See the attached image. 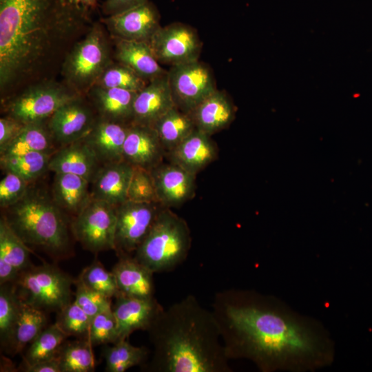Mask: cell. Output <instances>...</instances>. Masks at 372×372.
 Instances as JSON below:
<instances>
[{
	"mask_svg": "<svg viewBox=\"0 0 372 372\" xmlns=\"http://www.w3.org/2000/svg\"><path fill=\"white\" fill-rule=\"evenodd\" d=\"M196 129L211 136L227 127L236 116V107L223 91L216 90L190 113Z\"/></svg>",
	"mask_w": 372,
	"mask_h": 372,
	"instance_id": "603a6c76",
	"label": "cell"
},
{
	"mask_svg": "<svg viewBox=\"0 0 372 372\" xmlns=\"http://www.w3.org/2000/svg\"><path fill=\"white\" fill-rule=\"evenodd\" d=\"M79 279L88 288L110 298L121 295L112 271H107L97 260L85 267Z\"/></svg>",
	"mask_w": 372,
	"mask_h": 372,
	"instance_id": "74e56055",
	"label": "cell"
},
{
	"mask_svg": "<svg viewBox=\"0 0 372 372\" xmlns=\"http://www.w3.org/2000/svg\"><path fill=\"white\" fill-rule=\"evenodd\" d=\"M46 322L43 310L21 300L19 318L8 346L14 353L21 352L46 327Z\"/></svg>",
	"mask_w": 372,
	"mask_h": 372,
	"instance_id": "f546056e",
	"label": "cell"
},
{
	"mask_svg": "<svg viewBox=\"0 0 372 372\" xmlns=\"http://www.w3.org/2000/svg\"><path fill=\"white\" fill-rule=\"evenodd\" d=\"M160 203L127 200L116 207V249L120 254L135 251L152 227L161 210Z\"/></svg>",
	"mask_w": 372,
	"mask_h": 372,
	"instance_id": "7c38bea8",
	"label": "cell"
},
{
	"mask_svg": "<svg viewBox=\"0 0 372 372\" xmlns=\"http://www.w3.org/2000/svg\"><path fill=\"white\" fill-rule=\"evenodd\" d=\"M91 321L90 317L74 301L59 311L56 323L68 336H88Z\"/></svg>",
	"mask_w": 372,
	"mask_h": 372,
	"instance_id": "f35d334b",
	"label": "cell"
},
{
	"mask_svg": "<svg viewBox=\"0 0 372 372\" xmlns=\"http://www.w3.org/2000/svg\"><path fill=\"white\" fill-rule=\"evenodd\" d=\"M74 301L92 319L96 315L112 306L111 298L86 287L79 278Z\"/></svg>",
	"mask_w": 372,
	"mask_h": 372,
	"instance_id": "b9f144b4",
	"label": "cell"
},
{
	"mask_svg": "<svg viewBox=\"0 0 372 372\" xmlns=\"http://www.w3.org/2000/svg\"><path fill=\"white\" fill-rule=\"evenodd\" d=\"M52 155L40 152H28L1 156V165L6 172L15 173L30 181L48 169Z\"/></svg>",
	"mask_w": 372,
	"mask_h": 372,
	"instance_id": "d6a6232c",
	"label": "cell"
},
{
	"mask_svg": "<svg viewBox=\"0 0 372 372\" xmlns=\"http://www.w3.org/2000/svg\"><path fill=\"white\" fill-rule=\"evenodd\" d=\"M101 21L113 37L136 41L147 42L161 27L158 10L149 1L107 16Z\"/></svg>",
	"mask_w": 372,
	"mask_h": 372,
	"instance_id": "4fadbf2b",
	"label": "cell"
},
{
	"mask_svg": "<svg viewBox=\"0 0 372 372\" xmlns=\"http://www.w3.org/2000/svg\"><path fill=\"white\" fill-rule=\"evenodd\" d=\"M147 43L159 63L170 67L198 60L202 48L196 30L182 23L161 25Z\"/></svg>",
	"mask_w": 372,
	"mask_h": 372,
	"instance_id": "8fae6325",
	"label": "cell"
},
{
	"mask_svg": "<svg viewBox=\"0 0 372 372\" xmlns=\"http://www.w3.org/2000/svg\"><path fill=\"white\" fill-rule=\"evenodd\" d=\"M134 166L125 161L103 164L94 175L91 197L114 207L127 200Z\"/></svg>",
	"mask_w": 372,
	"mask_h": 372,
	"instance_id": "d6986e66",
	"label": "cell"
},
{
	"mask_svg": "<svg viewBox=\"0 0 372 372\" xmlns=\"http://www.w3.org/2000/svg\"><path fill=\"white\" fill-rule=\"evenodd\" d=\"M54 142L48 126H45L43 121L28 123L0 154L1 156H8L28 152H40L53 154Z\"/></svg>",
	"mask_w": 372,
	"mask_h": 372,
	"instance_id": "f1b7e54d",
	"label": "cell"
},
{
	"mask_svg": "<svg viewBox=\"0 0 372 372\" xmlns=\"http://www.w3.org/2000/svg\"><path fill=\"white\" fill-rule=\"evenodd\" d=\"M191 245L187 222L163 207L134 258L154 273L169 271L186 260Z\"/></svg>",
	"mask_w": 372,
	"mask_h": 372,
	"instance_id": "5b68a950",
	"label": "cell"
},
{
	"mask_svg": "<svg viewBox=\"0 0 372 372\" xmlns=\"http://www.w3.org/2000/svg\"><path fill=\"white\" fill-rule=\"evenodd\" d=\"M21 299L9 283L0 288V338L3 345H9L19 318Z\"/></svg>",
	"mask_w": 372,
	"mask_h": 372,
	"instance_id": "8d00e7d4",
	"label": "cell"
},
{
	"mask_svg": "<svg viewBox=\"0 0 372 372\" xmlns=\"http://www.w3.org/2000/svg\"><path fill=\"white\" fill-rule=\"evenodd\" d=\"M21 271L13 265L0 260V284L3 285L15 282Z\"/></svg>",
	"mask_w": 372,
	"mask_h": 372,
	"instance_id": "c3c4849f",
	"label": "cell"
},
{
	"mask_svg": "<svg viewBox=\"0 0 372 372\" xmlns=\"http://www.w3.org/2000/svg\"><path fill=\"white\" fill-rule=\"evenodd\" d=\"M76 91L55 83H44L28 87L10 101L7 111L24 123L44 121L59 108L78 98Z\"/></svg>",
	"mask_w": 372,
	"mask_h": 372,
	"instance_id": "30bf717a",
	"label": "cell"
},
{
	"mask_svg": "<svg viewBox=\"0 0 372 372\" xmlns=\"http://www.w3.org/2000/svg\"><path fill=\"white\" fill-rule=\"evenodd\" d=\"M95 121L91 109L78 97L59 108L48 126L54 141L63 147L84 138Z\"/></svg>",
	"mask_w": 372,
	"mask_h": 372,
	"instance_id": "5bb4252c",
	"label": "cell"
},
{
	"mask_svg": "<svg viewBox=\"0 0 372 372\" xmlns=\"http://www.w3.org/2000/svg\"><path fill=\"white\" fill-rule=\"evenodd\" d=\"M130 124L101 118L96 120L83 139L94 151L101 163L118 162L123 160V145Z\"/></svg>",
	"mask_w": 372,
	"mask_h": 372,
	"instance_id": "44dd1931",
	"label": "cell"
},
{
	"mask_svg": "<svg viewBox=\"0 0 372 372\" xmlns=\"http://www.w3.org/2000/svg\"><path fill=\"white\" fill-rule=\"evenodd\" d=\"M87 338L92 346L117 341V324L112 306L92 319Z\"/></svg>",
	"mask_w": 372,
	"mask_h": 372,
	"instance_id": "ab89813d",
	"label": "cell"
},
{
	"mask_svg": "<svg viewBox=\"0 0 372 372\" xmlns=\"http://www.w3.org/2000/svg\"><path fill=\"white\" fill-rule=\"evenodd\" d=\"M166 154L152 126L130 124L123 145V161L151 171L163 163Z\"/></svg>",
	"mask_w": 372,
	"mask_h": 372,
	"instance_id": "e0dca14e",
	"label": "cell"
},
{
	"mask_svg": "<svg viewBox=\"0 0 372 372\" xmlns=\"http://www.w3.org/2000/svg\"><path fill=\"white\" fill-rule=\"evenodd\" d=\"M155 372H231L212 312L188 295L163 309L147 331Z\"/></svg>",
	"mask_w": 372,
	"mask_h": 372,
	"instance_id": "7a4b0ae2",
	"label": "cell"
},
{
	"mask_svg": "<svg viewBox=\"0 0 372 372\" xmlns=\"http://www.w3.org/2000/svg\"><path fill=\"white\" fill-rule=\"evenodd\" d=\"M81 19L64 0H0L1 91L34 72Z\"/></svg>",
	"mask_w": 372,
	"mask_h": 372,
	"instance_id": "3957f363",
	"label": "cell"
},
{
	"mask_svg": "<svg viewBox=\"0 0 372 372\" xmlns=\"http://www.w3.org/2000/svg\"><path fill=\"white\" fill-rule=\"evenodd\" d=\"M115 57L148 83L167 74L153 54L148 43L114 37Z\"/></svg>",
	"mask_w": 372,
	"mask_h": 372,
	"instance_id": "d4e9b609",
	"label": "cell"
},
{
	"mask_svg": "<svg viewBox=\"0 0 372 372\" xmlns=\"http://www.w3.org/2000/svg\"><path fill=\"white\" fill-rule=\"evenodd\" d=\"M15 282L20 299L40 309L59 312L70 303L72 280L53 265H32Z\"/></svg>",
	"mask_w": 372,
	"mask_h": 372,
	"instance_id": "52a82bcc",
	"label": "cell"
},
{
	"mask_svg": "<svg viewBox=\"0 0 372 372\" xmlns=\"http://www.w3.org/2000/svg\"><path fill=\"white\" fill-rule=\"evenodd\" d=\"M167 79L175 106L187 114L217 90L211 70L198 59L171 66Z\"/></svg>",
	"mask_w": 372,
	"mask_h": 372,
	"instance_id": "9c48e42d",
	"label": "cell"
},
{
	"mask_svg": "<svg viewBox=\"0 0 372 372\" xmlns=\"http://www.w3.org/2000/svg\"><path fill=\"white\" fill-rule=\"evenodd\" d=\"M6 209L7 215L3 216L26 245L38 246L54 254L67 248V224L54 200L28 191L21 200Z\"/></svg>",
	"mask_w": 372,
	"mask_h": 372,
	"instance_id": "277c9868",
	"label": "cell"
},
{
	"mask_svg": "<svg viewBox=\"0 0 372 372\" xmlns=\"http://www.w3.org/2000/svg\"><path fill=\"white\" fill-rule=\"evenodd\" d=\"M25 123L8 115L0 119V152L20 133Z\"/></svg>",
	"mask_w": 372,
	"mask_h": 372,
	"instance_id": "ee69618b",
	"label": "cell"
},
{
	"mask_svg": "<svg viewBox=\"0 0 372 372\" xmlns=\"http://www.w3.org/2000/svg\"><path fill=\"white\" fill-rule=\"evenodd\" d=\"M0 260L13 265L21 272L32 266L26 244L3 216L0 220Z\"/></svg>",
	"mask_w": 372,
	"mask_h": 372,
	"instance_id": "836d02e7",
	"label": "cell"
},
{
	"mask_svg": "<svg viewBox=\"0 0 372 372\" xmlns=\"http://www.w3.org/2000/svg\"><path fill=\"white\" fill-rule=\"evenodd\" d=\"M127 200L136 203H159L151 171L134 167L127 191Z\"/></svg>",
	"mask_w": 372,
	"mask_h": 372,
	"instance_id": "60d3db41",
	"label": "cell"
},
{
	"mask_svg": "<svg viewBox=\"0 0 372 372\" xmlns=\"http://www.w3.org/2000/svg\"><path fill=\"white\" fill-rule=\"evenodd\" d=\"M211 311L229 360H249L262 372L313 371L333 361L335 344L324 326L273 296L225 289L216 293Z\"/></svg>",
	"mask_w": 372,
	"mask_h": 372,
	"instance_id": "6da1fadb",
	"label": "cell"
},
{
	"mask_svg": "<svg viewBox=\"0 0 372 372\" xmlns=\"http://www.w3.org/2000/svg\"><path fill=\"white\" fill-rule=\"evenodd\" d=\"M86 178L73 174H55L53 200L62 209L77 214L90 200Z\"/></svg>",
	"mask_w": 372,
	"mask_h": 372,
	"instance_id": "4316f807",
	"label": "cell"
},
{
	"mask_svg": "<svg viewBox=\"0 0 372 372\" xmlns=\"http://www.w3.org/2000/svg\"><path fill=\"white\" fill-rule=\"evenodd\" d=\"M159 203L164 207H178L195 194L196 176L169 162L151 170Z\"/></svg>",
	"mask_w": 372,
	"mask_h": 372,
	"instance_id": "2e32d148",
	"label": "cell"
},
{
	"mask_svg": "<svg viewBox=\"0 0 372 372\" xmlns=\"http://www.w3.org/2000/svg\"><path fill=\"white\" fill-rule=\"evenodd\" d=\"M92 344L88 340L64 342L56 358L61 372H90L94 370Z\"/></svg>",
	"mask_w": 372,
	"mask_h": 372,
	"instance_id": "4dcf8cb0",
	"label": "cell"
},
{
	"mask_svg": "<svg viewBox=\"0 0 372 372\" xmlns=\"http://www.w3.org/2000/svg\"><path fill=\"white\" fill-rule=\"evenodd\" d=\"M24 371L27 372H61L59 363L56 357L41 361L33 364L26 365Z\"/></svg>",
	"mask_w": 372,
	"mask_h": 372,
	"instance_id": "7dc6e473",
	"label": "cell"
},
{
	"mask_svg": "<svg viewBox=\"0 0 372 372\" xmlns=\"http://www.w3.org/2000/svg\"><path fill=\"white\" fill-rule=\"evenodd\" d=\"M163 309L154 297H116L112 309L117 324V341L127 340L135 331H148Z\"/></svg>",
	"mask_w": 372,
	"mask_h": 372,
	"instance_id": "9a60e30c",
	"label": "cell"
},
{
	"mask_svg": "<svg viewBox=\"0 0 372 372\" xmlns=\"http://www.w3.org/2000/svg\"><path fill=\"white\" fill-rule=\"evenodd\" d=\"M152 127L166 153L176 147L196 129L189 114L176 106L162 116Z\"/></svg>",
	"mask_w": 372,
	"mask_h": 372,
	"instance_id": "83f0119b",
	"label": "cell"
},
{
	"mask_svg": "<svg viewBox=\"0 0 372 372\" xmlns=\"http://www.w3.org/2000/svg\"><path fill=\"white\" fill-rule=\"evenodd\" d=\"M147 83V81L125 65L119 62H111L94 86L138 92Z\"/></svg>",
	"mask_w": 372,
	"mask_h": 372,
	"instance_id": "d590c367",
	"label": "cell"
},
{
	"mask_svg": "<svg viewBox=\"0 0 372 372\" xmlns=\"http://www.w3.org/2000/svg\"><path fill=\"white\" fill-rule=\"evenodd\" d=\"M167 154L169 162L196 176L217 158L218 150L211 136L196 128Z\"/></svg>",
	"mask_w": 372,
	"mask_h": 372,
	"instance_id": "ffe728a7",
	"label": "cell"
},
{
	"mask_svg": "<svg viewBox=\"0 0 372 372\" xmlns=\"http://www.w3.org/2000/svg\"><path fill=\"white\" fill-rule=\"evenodd\" d=\"M67 337L56 323L46 327L30 344L25 355V366L56 357Z\"/></svg>",
	"mask_w": 372,
	"mask_h": 372,
	"instance_id": "e575fe53",
	"label": "cell"
},
{
	"mask_svg": "<svg viewBox=\"0 0 372 372\" xmlns=\"http://www.w3.org/2000/svg\"><path fill=\"white\" fill-rule=\"evenodd\" d=\"M111 62L103 28L95 24L67 56L63 67V75L76 92L90 90Z\"/></svg>",
	"mask_w": 372,
	"mask_h": 372,
	"instance_id": "8992f818",
	"label": "cell"
},
{
	"mask_svg": "<svg viewBox=\"0 0 372 372\" xmlns=\"http://www.w3.org/2000/svg\"><path fill=\"white\" fill-rule=\"evenodd\" d=\"M116 207L92 197L72 224L76 240L92 252L116 249Z\"/></svg>",
	"mask_w": 372,
	"mask_h": 372,
	"instance_id": "ba28073f",
	"label": "cell"
},
{
	"mask_svg": "<svg viewBox=\"0 0 372 372\" xmlns=\"http://www.w3.org/2000/svg\"><path fill=\"white\" fill-rule=\"evenodd\" d=\"M112 271L121 295L138 298L154 297V273L134 257L121 254Z\"/></svg>",
	"mask_w": 372,
	"mask_h": 372,
	"instance_id": "cb8c5ba5",
	"label": "cell"
},
{
	"mask_svg": "<svg viewBox=\"0 0 372 372\" xmlns=\"http://www.w3.org/2000/svg\"><path fill=\"white\" fill-rule=\"evenodd\" d=\"M174 106L167 73L149 82L144 88L137 92L131 123L152 127Z\"/></svg>",
	"mask_w": 372,
	"mask_h": 372,
	"instance_id": "ac0fdd59",
	"label": "cell"
},
{
	"mask_svg": "<svg viewBox=\"0 0 372 372\" xmlns=\"http://www.w3.org/2000/svg\"><path fill=\"white\" fill-rule=\"evenodd\" d=\"M90 91L101 118L123 123H132L137 92L99 86H93Z\"/></svg>",
	"mask_w": 372,
	"mask_h": 372,
	"instance_id": "484cf974",
	"label": "cell"
},
{
	"mask_svg": "<svg viewBox=\"0 0 372 372\" xmlns=\"http://www.w3.org/2000/svg\"><path fill=\"white\" fill-rule=\"evenodd\" d=\"M67 6L84 19L96 8V0H64Z\"/></svg>",
	"mask_w": 372,
	"mask_h": 372,
	"instance_id": "bcb514c9",
	"label": "cell"
},
{
	"mask_svg": "<svg viewBox=\"0 0 372 372\" xmlns=\"http://www.w3.org/2000/svg\"><path fill=\"white\" fill-rule=\"evenodd\" d=\"M148 0H105L103 10L107 15H113L147 2Z\"/></svg>",
	"mask_w": 372,
	"mask_h": 372,
	"instance_id": "f6af8a7d",
	"label": "cell"
},
{
	"mask_svg": "<svg viewBox=\"0 0 372 372\" xmlns=\"http://www.w3.org/2000/svg\"><path fill=\"white\" fill-rule=\"evenodd\" d=\"M28 180L18 174L6 172L0 181V205L8 208L18 203L28 192Z\"/></svg>",
	"mask_w": 372,
	"mask_h": 372,
	"instance_id": "7bdbcfd3",
	"label": "cell"
},
{
	"mask_svg": "<svg viewBox=\"0 0 372 372\" xmlns=\"http://www.w3.org/2000/svg\"><path fill=\"white\" fill-rule=\"evenodd\" d=\"M101 162L83 140L63 146L51 156L48 169L58 173L73 174L90 182L97 172Z\"/></svg>",
	"mask_w": 372,
	"mask_h": 372,
	"instance_id": "7402d4cb",
	"label": "cell"
},
{
	"mask_svg": "<svg viewBox=\"0 0 372 372\" xmlns=\"http://www.w3.org/2000/svg\"><path fill=\"white\" fill-rule=\"evenodd\" d=\"M148 355L147 348L134 346L127 340H118L104 351L105 371L125 372L134 366L144 363Z\"/></svg>",
	"mask_w": 372,
	"mask_h": 372,
	"instance_id": "1f68e13d",
	"label": "cell"
}]
</instances>
